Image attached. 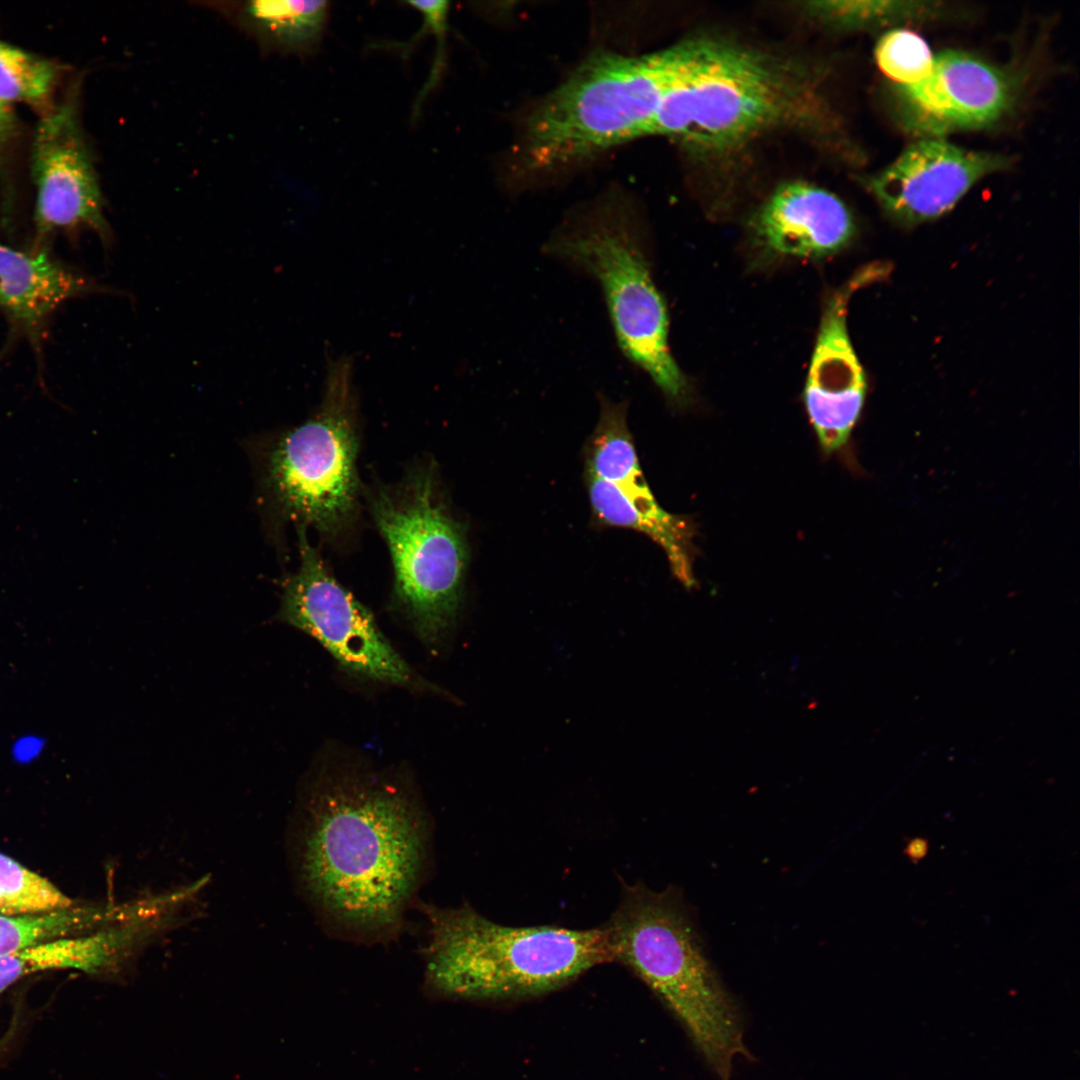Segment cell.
<instances>
[{"instance_id":"11","label":"cell","mask_w":1080,"mask_h":1080,"mask_svg":"<svg viewBox=\"0 0 1080 1080\" xmlns=\"http://www.w3.org/2000/svg\"><path fill=\"white\" fill-rule=\"evenodd\" d=\"M1006 166L1002 155L929 138L910 145L868 185L891 216L913 224L946 213L979 179Z\"/></svg>"},{"instance_id":"25","label":"cell","mask_w":1080,"mask_h":1080,"mask_svg":"<svg viewBox=\"0 0 1080 1080\" xmlns=\"http://www.w3.org/2000/svg\"><path fill=\"white\" fill-rule=\"evenodd\" d=\"M926 852H927V842L925 840H923V839H914V840H912L908 844L907 849H906L907 855L912 860H915V861L921 859L926 854Z\"/></svg>"},{"instance_id":"18","label":"cell","mask_w":1080,"mask_h":1080,"mask_svg":"<svg viewBox=\"0 0 1080 1080\" xmlns=\"http://www.w3.org/2000/svg\"><path fill=\"white\" fill-rule=\"evenodd\" d=\"M328 2L254 0L242 8V18L279 50L306 55L320 44L328 19Z\"/></svg>"},{"instance_id":"19","label":"cell","mask_w":1080,"mask_h":1080,"mask_svg":"<svg viewBox=\"0 0 1080 1080\" xmlns=\"http://www.w3.org/2000/svg\"><path fill=\"white\" fill-rule=\"evenodd\" d=\"M118 906H77L43 913L0 914V956L40 942L94 931L109 923Z\"/></svg>"},{"instance_id":"23","label":"cell","mask_w":1080,"mask_h":1080,"mask_svg":"<svg viewBox=\"0 0 1080 1080\" xmlns=\"http://www.w3.org/2000/svg\"><path fill=\"white\" fill-rule=\"evenodd\" d=\"M922 3L885 1H821L813 2L810 10L822 20L839 27H858L898 17L924 14Z\"/></svg>"},{"instance_id":"5","label":"cell","mask_w":1080,"mask_h":1080,"mask_svg":"<svg viewBox=\"0 0 1080 1080\" xmlns=\"http://www.w3.org/2000/svg\"><path fill=\"white\" fill-rule=\"evenodd\" d=\"M681 46L587 59L529 115L523 137L527 163L544 170L642 137L679 76Z\"/></svg>"},{"instance_id":"24","label":"cell","mask_w":1080,"mask_h":1080,"mask_svg":"<svg viewBox=\"0 0 1080 1080\" xmlns=\"http://www.w3.org/2000/svg\"><path fill=\"white\" fill-rule=\"evenodd\" d=\"M17 128V120L11 106L0 102V152L14 140Z\"/></svg>"},{"instance_id":"16","label":"cell","mask_w":1080,"mask_h":1080,"mask_svg":"<svg viewBox=\"0 0 1080 1080\" xmlns=\"http://www.w3.org/2000/svg\"><path fill=\"white\" fill-rule=\"evenodd\" d=\"M105 291L42 248L23 251L0 242V310L34 345L48 317L61 304Z\"/></svg>"},{"instance_id":"12","label":"cell","mask_w":1080,"mask_h":1080,"mask_svg":"<svg viewBox=\"0 0 1080 1080\" xmlns=\"http://www.w3.org/2000/svg\"><path fill=\"white\" fill-rule=\"evenodd\" d=\"M897 88L906 126L930 135L990 125L1014 98L1007 73L961 51L940 53L924 81Z\"/></svg>"},{"instance_id":"3","label":"cell","mask_w":1080,"mask_h":1080,"mask_svg":"<svg viewBox=\"0 0 1080 1080\" xmlns=\"http://www.w3.org/2000/svg\"><path fill=\"white\" fill-rule=\"evenodd\" d=\"M429 922L427 987L441 996L505 1000L557 990L613 961L603 927L506 926L469 905H422Z\"/></svg>"},{"instance_id":"1","label":"cell","mask_w":1080,"mask_h":1080,"mask_svg":"<svg viewBox=\"0 0 1080 1080\" xmlns=\"http://www.w3.org/2000/svg\"><path fill=\"white\" fill-rule=\"evenodd\" d=\"M296 831L297 877L328 929L363 942L394 936L429 859L430 824L415 793L377 773H319Z\"/></svg>"},{"instance_id":"6","label":"cell","mask_w":1080,"mask_h":1080,"mask_svg":"<svg viewBox=\"0 0 1080 1080\" xmlns=\"http://www.w3.org/2000/svg\"><path fill=\"white\" fill-rule=\"evenodd\" d=\"M544 252L597 282L624 356L671 403L685 404L689 384L670 352L666 303L632 215L620 207H600L555 232Z\"/></svg>"},{"instance_id":"2","label":"cell","mask_w":1080,"mask_h":1080,"mask_svg":"<svg viewBox=\"0 0 1080 1080\" xmlns=\"http://www.w3.org/2000/svg\"><path fill=\"white\" fill-rule=\"evenodd\" d=\"M603 928L613 961L663 1001L717 1077L731 1080L736 1056L752 1058L742 1017L703 952L679 890L625 884Z\"/></svg>"},{"instance_id":"22","label":"cell","mask_w":1080,"mask_h":1080,"mask_svg":"<svg viewBox=\"0 0 1080 1080\" xmlns=\"http://www.w3.org/2000/svg\"><path fill=\"white\" fill-rule=\"evenodd\" d=\"M0 893L18 915L49 912L75 905L48 880L1 853Z\"/></svg>"},{"instance_id":"9","label":"cell","mask_w":1080,"mask_h":1080,"mask_svg":"<svg viewBox=\"0 0 1080 1080\" xmlns=\"http://www.w3.org/2000/svg\"><path fill=\"white\" fill-rule=\"evenodd\" d=\"M299 566L283 582L276 615L317 640L354 674L396 685L413 682V672L378 629L369 610L330 573L298 528Z\"/></svg>"},{"instance_id":"14","label":"cell","mask_w":1080,"mask_h":1080,"mask_svg":"<svg viewBox=\"0 0 1080 1080\" xmlns=\"http://www.w3.org/2000/svg\"><path fill=\"white\" fill-rule=\"evenodd\" d=\"M166 932L165 917L147 901L138 899L121 905L109 923L94 931L40 942L0 956V993L37 972H121Z\"/></svg>"},{"instance_id":"7","label":"cell","mask_w":1080,"mask_h":1080,"mask_svg":"<svg viewBox=\"0 0 1080 1080\" xmlns=\"http://www.w3.org/2000/svg\"><path fill=\"white\" fill-rule=\"evenodd\" d=\"M353 361L328 359L314 414L266 448L264 492L275 510L320 534L335 536L354 519L359 500Z\"/></svg>"},{"instance_id":"26","label":"cell","mask_w":1080,"mask_h":1080,"mask_svg":"<svg viewBox=\"0 0 1080 1080\" xmlns=\"http://www.w3.org/2000/svg\"><path fill=\"white\" fill-rule=\"evenodd\" d=\"M0 914L3 915H18L10 903L0 893Z\"/></svg>"},{"instance_id":"15","label":"cell","mask_w":1080,"mask_h":1080,"mask_svg":"<svg viewBox=\"0 0 1080 1080\" xmlns=\"http://www.w3.org/2000/svg\"><path fill=\"white\" fill-rule=\"evenodd\" d=\"M754 239L777 256L820 258L838 252L854 233L851 214L833 193L806 182L778 187L753 217Z\"/></svg>"},{"instance_id":"4","label":"cell","mask_w":1080,"mask_h":1080,"mask_svg":"<svg viewBox=\"0 0 1080 1080\" xmlns=\"http://www.w3.org/2000/svg\"><path fill=\"white\" fill-rule=\"evenodd\" d=\"M681 44L679 76L642 137L726 150L771 129L815 120L816 95L792 65L722 40Z\"/></svg>"},{"instance_id":"10","label":"cell","mask_w":1080,"mask_h":1080,"mask_svg":"<svg viewBox=\"0 0 1080 1080\" xmlns=\"http://www.w3.org/2000/svg\"><path fill=\"white\" fill-rule=\"evenodd\" d=\"M78 91L77 84L71 85L65 96L41 115L34 131L30 157L36 192L34 249L51 233L78 227L93 230L106 246L112 241L94 161L81 126Z\"/></svg>"},{"instance_id":"13","label":"cell","mask_w":1080,"mask_h":1080,"mask_svg":"<svg viewBox=\"0 0 1080 1080\" xmlns=\"http://www.w3.org/2000/svg\"><path fill=\"white\" fill-rule=\"evenodd\" d=\"M868 273L855 275L829 298L809 366L804 403L826 454L847 444L864 404L865 378L848 335L846 317L849 299L870 279Z\"/></svg>"},{"instance_id":"17","label":"cell","mask_w":1080,"mask_h":1080,"mask_svg":"<svg viewBox=\"0 0 1080 1080\" xmlns=\"http://www.w3.org/2000/svg\"><path fill=\"white\" fill-rule=\"evenodd\" d=\"M615 486L603 488L593 501V513L604 526L628 528L650 537L665 552L673 575L687 589L693 575L694 529L686 518L665 511L656 501L641 468L628 472Z\"/></svg>"},{"instance_id":"21","label":"cell","mask_w":1080,"mask_h":1080,"mask_svg":"<svg viewBox=\"0 0 1080 1080\" xmlns=\"http://www.w3.org/2000/svg\"><path fill=\"white\" fill-rule=\"evenodd\" d=\"M880 70L897 87H909L924 81L932 72L935 56L918 34L896 29L884 34L875 47Z\"/></svg>"},{"instance_id":"8","label":"cell","mask_w":1080,"mask_h":1080,"mask_svg":"<svg viewBox=\"0 0 1080 1080\" xmlns=\"http://www.w3.org/2000/svg\"><path fill=\"white\" fill-rule=\"evenodd\" d=\"M371 513L393 566L397 605L428 643L459 609L468 563L466 528L450 511L431 467L371 497Z\"/></svg>"},{"instance_id":"20","label":"cell","mask_w":1080,"mask_h":1080,"mask_svg":"<svg viewBox=\"0 0 1080 1080\" xmlns=\"http://www.w3.org/2000/svg\"><path fill=\"white\" fill-rule=\"evenodd\" d=\"M62 67L55 61L0 40V102H20L50 111L61 80Z\"/></svg>"}]
</instances>
